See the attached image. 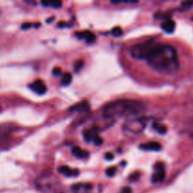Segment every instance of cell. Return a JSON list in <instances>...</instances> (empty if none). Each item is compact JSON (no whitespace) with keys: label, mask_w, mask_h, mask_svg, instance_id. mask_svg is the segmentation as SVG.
Instances as JSON below:
<instances>
[{"label":"cell","mask_w":193,"mask_h":193,"mask_svg":"<svg viewBox=\"0 0 193 193\" xmlns=\"http://www.w3.org/2000/svg\"><path fill=\"white\" fill-rule=\"evenodd\" d=\"M53 75H54L55 76H60V75H61V69H60V67H55L54 70H53Z\"/></svg>","instance_id":"cell-23"},{"label":"cell","mask_w":193,"mask_h":193,"mask_svg":"<svg viewBox=\"0 0 193 193\" xmlns=\"http://www.w3.org/2000/svg\"><path fill=\"white\" fill-rule=\"evenodd\" d=\"M175 22L171 19H169V20H166L162 25H161V29H163V31H165L166 33H172L175 29Z\"/></svg>","instance_id":"cell-10"},{"label":"cell","mask_w":193,"mask_h":193,"mask_svg":"<svg viewBox=\"0 0 193 193\" xmlns=\"http://www.w3.org/2000/svg\"><path fill=\"white\" fill-rule=\"evenodd\" d=\"M191 6H193V1H189V2H184V3H182V7H185V8H189V7H191Z\"/></svg>","instance_id":"cell-25"},{"label":"cell","mask_w":193,"mask_h":193,"mask_svg":"<svg viewBox=\"0 0 193 193\" xmlns=\"http://www.w3.org/2000/svg\"><path fill=\"white\" fill-rule=\"evenodd\" d=\"M49 6H52L55 9H60L62 6V2L59 1V0H56V1H49Z\"/></svg>","instance_id":"cell-18"},{"label":"cell","mask_w":193,"mask_h":193,"mask_svg":"<svg viewBox=\"0 0 193 193\" xmlns=\"http://www.w3.org/2000/svg\"><path fill=\"white\" fill-rule=\"evenodd\" d=\"M111 34L114 36V37H120L123 35V29L122 28L120 27H115L111 29Z\"/></svg>","instance_id":"cell-15"},{"label":"cell","mask_w":193,"mask_h":193,"mask_svg":"<svg viewBox=\"0 0 193 193\" xmlns=\"http://www.w3.org/2000/svg\"><path fill=\"white\" fill-rule=\"evenodd\" d=\"M116 171H117V169H116L115 167H109V168L106 170V173H107V176L111 177V176H114V175H115Z\"/></svg>","instance_id":"cell-19"},{"label":"cell","mask_w":193,"mask_h":193,"mask_svg":"<svg viewBox=\"0 0 193 193\" xmlns=\"http://www.w3.org/2000/svg\"><path fill=\"white\" fill-rule=\"evenodd\" d=\"M72 80H73L72 75H71L70 73H66V74H64V75L62 76L60 82H61V85H62V86H68V85L72 82Z\"/></svg>","instance_id":"cell-13"},{"label":"cell","mask_w":193,"mask_h":193,"mask_svg":"<svg viewBox=\"0 0 193 193\" xmlns=\"http://www.w3.org/2000/svg\"><path fill=\"white\" fill-rule=\"evenodd\" d=\"M111 3L115 4V5H120V4H137L138 1H136V0H131V1H128V0H123V1H121V0H118V1L112 0Z\"/></svg>","instance_id":"cell-16"},{"label":"cell","mask_w":193,"mask_h":193,"mask_svg":"<svg viewBox=\"0 0 193 193\" xmlns=\"http://www.w3.org/2000/svg\"><path fill=\"white\" fill-rule=\"evenodd\" d=\"M72 152H73V154H74L76 157H77V158H87V157L90 155V154H89L87 151L81 149V148L78 147V146L74 147Z\"/></svg>","instance_id":"cell-11"},{"label":"cell","mask_w":193,"mask_h":193,"mask_svg":"<svg viewBox=\"0 0 193 193\" xmlns=\"http://www.w3.org/2000/svg\"><path fill=\"white\" fill-rule=\"evenodd\" d=\"M58 171L65 176L68 177H72V176H77L79 174V170L76 169H71L69 166L66 165H62L58 169Z\"/></svg>","instance_id":"cell-7"},{"label":"cell","mask_w":193,"mask_h":193,"mask_svg":"<svg viewBox=\"0 0 193 193\" xmlns=\"http://www.w3.org/2000/svg\"><path fill=\"white\" fill-rule=\"evenodd\" d=\"M105 157L107 158V160H112L113 159V154L111 153H107L105 154Z\"/></svg>","instance_id":"cell-27"},{"label":"cell","mask_w":193,"mask_h":193,"mask_svg":"<svg viewBox=\"0 0 193 193\" xmlns=\"http://www.w3.org/2000/svg\"><path fill=\"white\" fill-rule=\"evenodd\" d=\"M153 126H154V128L159 134H161V135H164V134L167 133V126L164 125V124H162V123H154Z\"/></svg>","instance_id":"cell-14"},{"label":"cell","mask_w":193,"mask_h":193,"mask_svg":"<svg viewBox=\"0 0 193 193\" xmlns=\"http://www.w3.org/2000/svg\"><path fill=\"white\" fill-rule=\"evenodd\" d=\"M188 135L193 139V118L189 120L188 122Z\"/></svg>","instance_id":"cell-20"},{"label":"cell","mask_w":193,"mask_h":193,"mask_svg":"<svg viewBox=\"0 0 193 193\" xmlns=\"http://www.w3.org/2000/svg\"><path fill=\"white\" fill-rule=\"evenodd\" d=\"M130 54L136 60H146L152 69L163 75H172L179 68V60L175 48L170 44H157L154 40H149L132 46Z\"/></svg>","instance_id":"cell-1"},{"label":"cell","mask_w":193,"mask_h":193,"mask_svg":"<svg viewBox=\"0 0 193 193\" xmlns=\"http://www.w3.org/2000/svg\"><path fill=\"white\" fill-rule=\"evenodd\" d=\"M92 141L94 142V144H95V145H102V143H103V138H102L100 136L96 135V136L93 138Z\"/></svg>","instance_id":"cell-21"},{"label":"cell","mask_w":193,"mask_h":193,"mask_svg":"<svg viewBox=\"0 0 193 193\" xmlns=\"http://www.w3.org/2000/svg\"><path fill=\"white\" fill-rule=\"evenodd\" d=\"M29 88L34 92H36L37 94H40V95L44 94L46 92V91H47V87H46L44 81H43L42 79H37V80L33 81L29 85Z\"/></svg>","instance_id":"cell-5"},{"label":"cell","mask_w":193,"mask_h":193,"mask_svg":"<svg viewBox=\"0 0 193 193\" xmlns=\"http://www.w3.org/2000/svg\"><path fill=\"white\" fill-rule=\"evenodd\" d=\"M147 125L146 118H135L126 122L123 125V130L129 134H139L142 132Z\"/></svg>","instance_id":"cell-3"},{"label":"cell","mask_w":193,"mask_h":193,"mask_svg":"<svg viewBox=\"0 0 193 193\" xmlns=\"http://www.w3.org/2000/svg\"><path fill=\"white\" fill-rule=\"evenodd\" d=\"M31 27H32V24H31V23H24L21 28H22L23 30H27V29H30Z\"/></svg>","instance_id":"cell-24"},{"label":"cell","mask_w":193,"mask_h":193,"mask_svg":"<svg viewBox=\"0 0 193 193\" xmlns=\"http://www.w3.org/2000/svg\"><path fill=\"white\" fill-rule=\"evenodd\" d=\"M140 149L145 150V151H160L162 146L159 142L156 141H151V142H146L144 144H141L139 146Z\"/></svg>","instance_id":"cell-8"},{"label":"cell","mask_w":193,"mask_h":193,"mask_svg":"<svg viewBox=\"0 0 193 193\" xmlns=\"http://www.w3.org/2000/svg\"><path fill=\"white\" fill-rule=\"evenodd\" d=\"M154 170L155 171L154 172L152 176V182L154 184H158L162 183L165 180L166 177V171H165V167L162 162H157L154 165Z\"/></svg>","instance_id":"cell-4"},{"label":"cell","mask_w":193,"mask_h":193,"mask_svg":"<svg viewBox=\"0 0 193 193\" xmlns=\"http://www.w3.org/2000/svg\"><path fill=\"white\" fill-rule=\"evenodd\" d=\"M145 111L143 103L133 99H121L107 104L103 109V115L107 119L114 120L120 117H131L140 115Z\"/></svg>","instance_id":"cell-2"},{"label":"cell","mask_w":193,"mask_h":193,"mask_svg":"<svg viewBox=\"0 0 193 193\" xmlns=\"http://www.w3.org/2000/svg\"><path fill=\"white\" fill-rule=\"evenodd\" d=\"M90 109V105L88 102L86 101H83L81 103H78L76 105H75L74 107H72L70 108L71 111H76V112H79V113H84V112H88Z\"/></svg>","instance_id":"cell-9"},{"label":"cell","mask_w":193,"mask_h":193,"mask_svg":"<svg viewBox=\"0 0 193 193\" xmlns=\"http://www.w3.org/2000/svg\"><path fill=\"white\" fill-rule=\"evenodd\" d=\"M76 37H78V39H83L85 40L88 44H92L95 42L96 40V37L95 35L90 31V30H84V31H80V32H77L76 33Z\"/></svg>","instance_id":"cell-6"},{"label":"cell","mask_w":193,"mask_h":193,"mask_svg":"<svg viewBox=\"0 0 193 193\" xmlns=\"http://www.w3.org/2000/svg\"><path fill=\"white\" fill-rule=\"evenodd\" d=\"M83 66H84V61L82 60H79L76 61V63L74 64V70L77 73L82 69Z\"/></svg>","instance_id":"cell-17"},{"label":"cell","mask_w":193,"mask_h":193,"mask_svg":"<svg viewBox=\"0 0 193 193\" xmlns=\"http://www.w3.org/2000/svg\"><path fill=\"white\" fill-rule=\"evenodd\" d=\"M83 135H84L85 140L88 141V142H90V141H92L93 138L97 135V133H96V130H95V129H90V130L85 131V132L83 133Z\"/></svg>","instance_id":"cell-12"},{"label":"cell","mask_w":193,"mask_h":193,"mask_svg":"<svg viewBox=\"0 0 193 193\" xmlns=\"http://www.w3.org/2000/svg\"><path fill=\"white\" fill-rule=\"evenodd\" d=\"M121 193H132V190H131V188H130V187L125 186V187H123V188L122 189Z\"/></svg>","instance_id":"cell-26"},{"label":"cell","mask_w":193,"mask_h":193,"mask_svg":"<svg viewBox=\"0 0 193 193\" xmlns=\"http://www.w3.org/2000/svg\"><path fill=\"white\" fill-rule=\"evenodd\" d=\"M139 177H140V174H139L138 172H135V173H133L132 175H130L129 180H130V181H138V180L139 179Z\"/></svg>","instance_id":"cell-22"}]
</instances>
